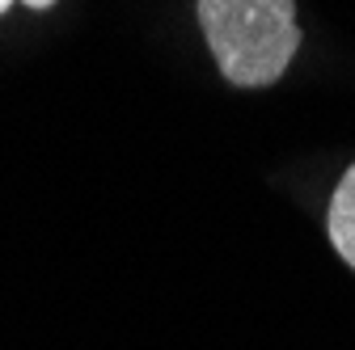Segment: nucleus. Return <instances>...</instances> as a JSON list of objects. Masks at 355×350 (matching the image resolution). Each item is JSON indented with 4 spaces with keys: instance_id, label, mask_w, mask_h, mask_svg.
Wrapping results in <instances>:
<instances>
[{
    "instance_id": "1",
    "label": "nucleus",
    "mask_w": 355,
    "mask_h": 350,
    "mask_svg": "<svg viewBox=\"0 0 355 350\" xmlns=\"http://www.w3.org/2000/svg\"><path fill=\"white\" fill-rule=\"evenodd\" d=\"M199 26L225 80L241 89L275 84L300 47L296 0H199Z\"/></svg>"
},
{
    "instance_id": "2",
    "label": "nucleus",
    "mask_w": 355,
    "mask_h": 350,
    "mask_svg": "<svg viewBox=\"0 0 355 350\" xmlns=\"http://www.w3.org/2000/svg\"><path fill=\"white\" fill-rule=\"evenodd\" d=\"M330 245L355 270V165L343 173V182L330 199Z\"/></svg>"
},
{
    "instance_id": "3",
    "label": "nucleus",
    "mask_w": 355,
    "mask_h": 350,
    "mask_svg": "<svg viewBox=\"0 0 355 350\" xmlns=\"http://www.w3.org/2000/svg\"><path fill=\"white\" fill-rule=\"evenodd\" d=\"M9 5H13V0H0V13H5ZM26 5H30V9H51V5H55V0H26Z\"/></svg>"
}]
</instances>
